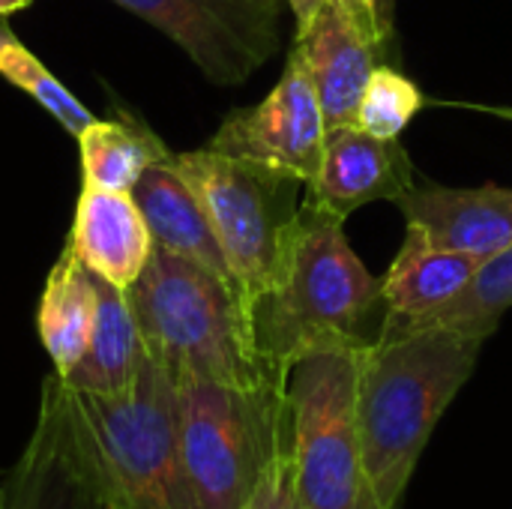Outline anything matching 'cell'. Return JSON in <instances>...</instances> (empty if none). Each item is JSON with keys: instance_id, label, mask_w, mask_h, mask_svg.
<instances>
[{"instance_id": "e0dca14e", "label": "cell", "mask_w": 512, "mask_h": 509, "mask_svg": "<svg viewBox=\"0 0 512 509\" xmlns=\"http://www.w3.org/2000/svg\"><path fill=\"white\" fill-rule=\"evenodd\" d=\"M96 294L99 306L90 345L81 363L63 381L81 393H120L135 381L147 351L126 288H117L96 276Z\"/></svg>"}, {"instance_id": "30bf717a", "label": "cell", "mask_w": 512, "mask_h": 509, "mask_svg": "<svg viewBox=\"0 0 512 509\" xmlns=\"http://www.w3.org/2000/svg\"><path fill=\"white\" fill-rule=\"evenodd\" d=\"M0 509H111L75 435L60 375L42 384L36 426L6 471Z\"/></svg>"}, {"instance_id": "5bb4252c", "label": "cell", "mask_w": 512, "mask_h": 509, "mask_svg": "<svg viewBox=\"0 0 512 509\" xmlns=\"http://www.w3.org/2000/svg\"><path fill=\"white\" fill-rule=\"evenodd\" d=\"M75 258L99 279L129 288L150 261L153 237L132 192L84 186L69 234Z\"/></svg>"}, {"instance_id": "2e32d148", "label": "cell", "mask_w": 512, "mask_h": 509, "mask_svg": "<svg viewBox=\"0 0 512 509\" xmlns=\"http://www.w3.org/2000/svg\"><path fill=\"white\" fill-rule=\"evenodd\" d=\"M483 258L468 252H453L435 246L420 228L408 225V237L381 279V291L387 300V327L414 324L435 309L447 306L453 297L465 291V285L477 276Z\"/></svg>"}, {"instance_id": "d4e9b609", "label": "cell", "mask_w": 512, "mask_h": 509, "mask_svg": "<svg viewBox=\"0 0 512 509\" xmlns=\"http://www.w3.org/2000/svg\"><path fill=\"white\" fill-rule=\"evenodd\" d=\"M288 6L294 9V15H297V21H300V18H306V15L318 6V0H288Z\"/></svg>"}, {"instance_id": "f1b7e54d", "label": "cell", "mask_w": 512, "mask_h": 509, "mask_svg": "<svg viewBox=\"0 0 512 509\" xmlns=\"http://www.w3.org/2000/svg\"><path fill=\"white\" fill-rule=\"evenodd\" d=\"M3 480H6V471L0 468V504H3Z\"/></svg>"}, {"instance_id": "4fadbf2b", "label": "cell", "mask_w": 512, "mask_h": 509, "mask_svg": "<svg viewBox=\"0 0 512 509\" xmlns=\"http://www.w3.org/2000/svg\"><path fill=\"white\" fill-rule=\"evenodd\" d=\"M396 207L435 246L489 258L512 243V189H450L414 183Z\"/></svg>"}, {"instance_id": "8fae6325", "label": "cell", "mask_w": 512, "mask_h": 509, "mask_svg": "<svg viewBox=\"0 0 512 509\" xmlns=\"http://www.w3.org/2000/svg\"><path fill=\"white\" fill-rule=\"evenodd\" d=\"M294 51L315 84L327 132L357 126L360 96L375 66H381L378 57L384 45L366 33L345 3L318 0V6L297 21Z\"/></svg>"}, {"instance_id": "44dd1931", "label": "cell", "mask_w": 512, "mask_h": 509, "mask_svg": "<svg viewBox=\"0 0 512 509\" xmlns=\"http://www.w3.org/2000/svg\"><path fill=\"white\" fill-rule=\"evenodd\" d=\"M0 75L21 87L27 96H33L69 135H81L90 123L93 114L12 36V30L0 21Z\"/></svg>"}, {"instance_id": "277c9868", "label": "cell", "mask_w": 512, "mask_h": 509, "mask_svg": "<svg viewBox=\"0 0 512 509\" xmlns=\"http://www.w3.org/2000/svg\"><path fill=\"white\" fill-rule=\"evenodd\" d=\"M66 408L108 507L198 509L180 453L177 381L156 360L144 357L120 393L66 384Z\"/></svg>"}, {"instance_id": "ffe728a7", "label": "cell", "mask_w": 512, "mask_h": 509, "mask_svg": "<svg viewBox=\"0 0 512 509\" xmlns=\"http://www.w3.org/2000/svg\"><path fill=\"white\" fill-rule=\"evenodd\" d=\"M512 306V243L501 252L489 255L477 276L465 285L459 297H453L447 306L435 309L432 315L405 324V327H387V330H417V327H447L465 336L489 339L501 321V315ZM384 330V333H387Z\"/></svg>"}, {"instance_id": "6da1fadb", "label": "cell", "mask_w": 512, "mask_h": 509, "mask_svg": "<svg viewBox=\"0 0 512 509\" xmlns=\"http://www.w3.org/2000/svg\"><path fill=\"white\" fill-rule=\"evenodd\" d=\"M252 339L270 375L324 348H369L387 324V300L354 255L342 219L303 198L273 285L249 306Z\"/></svg>"}, {"instance_id": "9a60e30c", "label": "cell", "mask_w": 512, "mask_h": 509, "mask_svg": "<svg viewBox=\"0 0 512 509\" xmlns=\"http://www.w3.org/2000/svg\"><path fill=\"white\" fill-rule=\"evenodd\" d=\"M132 198L150 228L153 246H162V249L216 273L219 279L231 282L240 291L198 195L177 174L171 159L150 165L141 174V180L132 186Z\"/></svg>"}, {"instance_id": "ba28073f", "label": "cell", "mask_w": 512, "mask_h": 509, "mask_svg": "<svg viewBox=\"0 0 512 509\" xmlns=\"http://www.w3.org/2000/svg\"><path fill=\"white\" fill-rule=\"evenodd\" d=\"M168 39L216 84H243L276 51L279 3L264 0H114Z\"/></svg>"}, {"instance_id": "9c48e42d", "label": "cell", "mask_w": 512, "mask_h": 509, "mask_svg": "<svg viewBox=\"0 0 512 509\" xmlns=\"http://www.w3.org/2000/svg\"><path fill=\"white\" fill-rule=\"evenodd\" d=\"M324 141L327 123L315 84L300 54L291 51L279 84L258 105L228 114L207 147L267 165L309 186L318 177Z\"/></svg>"}, {"instance_id": "603a6c76", "label": "cell", "mask_w": 512, "mask_h": 509, "mask_svg": "<svg viewBox=\"0 0 512 509\" xmlns=\"http://www.w3.org/2000/svg\"><path fill=\"white\" fill-rule=\"evenodd\" d=\"M243 509H303L300 489H297V471L291 459V444L270 462L264 477L258 480L255 492Z\"/></svg>"}, {"instance_id": "ac0fdd59", "label": "cell", "mask_w": 512, "mask_h": 509, "mask_svg": "<svg viewBox=\"0 0 512 509\" xmlns=\"http://www.w3.org/2000/svg\"><path fill=\"white\" fill-rule=\"evenodd\" d=\"M96 306V276L66 246L48 273L36 315L39 342L54 363V375L66 378L81 363L96 324Z\"/></svg>"}, {"instance_id": "7c38bea8", "label": "cell", "mask_w": 512, "mask_h": 509, "mask_svg": "<svg viewBox=\"0 0 512 509\" xmlns=\"http://www.w3.org/2000/svg\"><path fill=\"white\" fill-rule=\"evenodd\" d=\"M414 183V162L399 138H375L360 126H342L327 132L321 168L306 186V198L345 222L363 204H396Z\"/></svg>"}, {"instance_id": "4316f807", "label": "cell", "mask_w": 512, "mask_h": 509, "mask_svg": "<svg viewBox=\"0 0 512 509\" xmlns=\"http://www.w3.org/2000/svg\"><path fill=\"white\" fill-rule=\"evenodd\" d=\"M369 9H372V12H375V15H378V18L387 24V15H384V0H369Z\"/></svg>"}, {"instance_id": "83f0119b", "label": "cell", "mask_w": 512, "mask_h": 509, "mask_svg": "<svg viewBox=\"0 0 512 509\" xmlns=\"http://www.w3.org/2000/svg\"><path fill=\"white\" fill-rule=\"evenodd\" d=\"M486 111H492V114H501V117H510L512 120V108H486Z\"/></svg>"}, {"instance_id": "cb8c5ba5", "label": "cell", "mask_w": 512, "mask_h": 509, "mask_svg": "<svg viewBox=\"0 0 512 509\" xmlns=\"http://www.w3.org/2000/svg\"><path fill=\"white\" fill-rule=\"evenodd\" d=\"M339 3H345L351 12H354V18L366 27V33H372L381 45H387V36H390V24H384L372 9H369V0H339Z\"/></svg>"}, {"instance_id": "7a4b0ae2", "label": "cell", "mask_w": 512, "mask_h": 509, "mask_svg": "<svg viewBox=\"0 0 512 509\" xmlns=\"http://www.w3.org/2000/svg\"><path fill=\"white\" fill-rule=\"evenodd\" d=\"M486 339L447 327L387 330L363 351L357 423L363 465L381 509H399L417 462Z\"/></svg>"}, {"instance_id": "d6986e66", "label": "cell", "mask_w": 512, "mask_h": 509, "mask_svg": "<svg viewBox=\"0 0 512 509\" xmlns=\"http://www.w3.org/2000/svg\"><path fill=\"white\" fill-rule=\"evenodd\" d=\"M78 147L84 186L108 192H132L150 165L171 159V150L153 135V129L129 114L93 120L78 135Z\"/></svg>"}, {"instance_id": "7402d4cb", "label": "cell", "mask_w": 512, "mask_h": 509, "mask_svg": "<svg viewBox=\"0 0 512 509\" xmlns=\"http://www.w3.org/2000/svg\"><path fill=\"white\" fill-rule=\"evenodd\" d=\"M426 105L420 87L393 66H375L357 108V126L375 138H399Z\"/></svg>"}, {"instance_id": "5b68a950", "label": "cell", "mask_w": 512, "mask_h": 509, "mask_svg": "<svg viewBox=\"0 0 512 509\" xmlns=\"http://www.w3.org/2000/svg\"><path fill=\"white\" fill-rule=\"evenodd\" d=\"M177 429L198 509H243L270 462L291 444L285 381H177Z\"/></svg>"}, {"instance_id": "8992f818", "label": "cell", "mask_w": 512, "mask_h": 509, "mask_svg": "<svg viewBox=\"0 0 512 509\" xmlns=\"http://www.w3.org/2000/svg\"><path fill=\"white\" fill-rule=\"evenodd\" d=\"M363 351L324 348L288 366L291 459L303 509H381L366 477L357 423Z\"/></svg>"}, {"instance_id": "f546056e", "label": "cell", "mask_w": 512, "mask_h": 509, "mask_svg": "<svg viewBox=\"0 0 512 509\" xmlns=\"http://www.w3.org/2000/svg\"><path fill=\"white\" fill-rule=\"evenodd\" d=\"M264 3H279V0H264Z\"/></svg>"}, {"instance_id": "3957f363", "label": "cell", "mask_w": 512, "mask_h": 509, "mask_svg": "<svg viewBox=\"0 0 512 509\" xmlns=\"http://www.w3.org/2000/svg\"><path fill=\"white\" fill-rule=\"evenodd\" d=\"M126 294L147 357L174 381L201 378L234 387L282 381L255 351L243 294L216 273L153 246Z\"/></svg>"}, {"instance_id": "484cf974", "label": "cell", "mask_w": 512, "mask_h": 509, "mask_svg": "<svg viewBox=\"0 0 512 509\" xmlns=\"http://www.w3.org/2000/svg\"><path fill=\"white\" fill-rule=\"evenodd\" d=\"M27 6H30V0H0V18L15 9H27Z\"/></svg>"}, {"instance_id": "52a82bcc", "label": "cell", "mask_w": 512, "mask_h": 509, "mask_svg": "<svg viewBox=\"0 0 512 509\" xmlns=\"http://www.w3.org/2000/svg\"><path fill=\"white\" fill-rule=\"evenodd\" d=\"M171 165L198 195L240 294L252 306L282 270L306 183L213 147L171 153Z\"/></svg>"}]
</instances>
